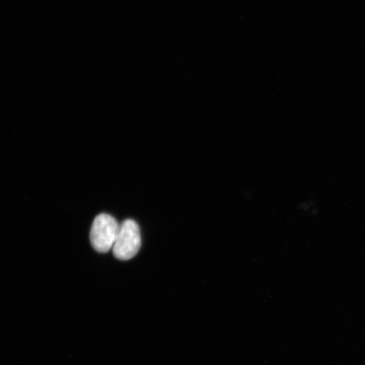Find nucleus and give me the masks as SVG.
Segmentation results:
<instances>
[{"mask_svg":"<svg viewBox=\"0 0 365 365\" xmlns=\"http://www.w3.org/2000/svg\"><path fill=\"white\" fill-rule=\"evenodd\" d=\"M120 223L108 214H100L93 221L91 228V245L100 253H107L113 249L117 238Z\"/></svg>","mask_w":365,"mask_h":365,"instance_id":"f03ea898","label":"nucleus"},{"mask_svg":"<svg viewBox=\"0 0 365 365\" xmlns=\"http://www.w3.org/2000/svg\"><path fill=\"white\" fill-rule=\"evenodd\" d=\"M141 235L138 225L132 219L120 223L115 243L113 245L114 257L120 261H129L139 252Z\"/></svg>","mask_w":365,"mask_h":365,"instance_id":"f257e3e1","label":"nucleus"}]
</instances>
